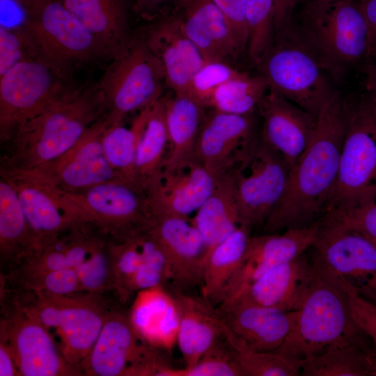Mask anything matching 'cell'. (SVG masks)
<instances>
[{"mask_svg": "<svg viewBox=\"0 0 376 376\" xmlns=\"http://www.w3.org/2000/svg\"><path fill=\"white\" fill-rule=\"evenodd\" d=\"M348 108L349 104L335 91L322 104L311 141L291 169L281 201L263 225L265 233L311 226L329 212Z\"/></svg>", "mask_w": 376, "mask_h": 376, "instance_id": "1", "label": "cell"}, {"mask_svg": "<svg viewBox=\"0 0 376 376\" xmlns=\"http://www.w3.org/2000/svg\"><path fill=\"white\" fill-rule=\"evenodd\" d=\"M104 116L96 86L70 88L17 128L3 163L23 169L39 167L73 147Z\"/></svg>", "mask_w": 376, "mask_h": 376, "instance_id": "2", "label": "cell"}, {"mask_svg": "<svg viewBox=\"0 0 376 376\" xmlns=\"http://www.w3.org/2000/svg\"><path fill=\"white\" fill-rule=\"evenodd\" d=\"M311 259L315 272L307 296L298 310L292 330L274 350L301 363L309 357L340 345L373 344L352 317L344 285Z\"/></svg>", "mask_w": 376, "mask_h": 376, "instance_id": "3", "label": "cell"}, {"mask_svg": "<svg viewBox=\"0 0 376 376\" xmlns=\"http://www.w3.org/2000/svg\"><path fill=\"white\" fill-rule=\"evenodd\" d=\"M299 34L336 78L374 52L365 18L354 0L307 3Z\"/></svg>", "mask_w": 376, "mask_h": 376, "instance_id": "4", "label": "cell"}, {"mask_svg": "<svg viewBox=\"0 0 376 376\" xmlns=\"http://www.w3.org/2000/svg\"><path fill=\"white\" fill-rule=\"evenodd\" d=\"M24 13L19 26L31 58L64 79L79 68L108 60L91 34L60 0Z\"/></svg>", "mask_w": 376, "mask_h": 376, "instance_id": "5", "label": "cell"}, {"mask_svg": "<svg viewBox=\"0 0 376 376\" xmlns=\"http://www.w3.org/2000/svg\"><path fill=\"white\" fill-rule=\"evenodd\" d=\"M375 201L376 106L368 95L349 104L337 181L329 212L357 208Z\"/></svg>", "mask_w": 376, "mask_h": 376, "instance_id": "6", "label": "cell"}, {"mask_svg": "<svg viewBox=\"0 0 376 376\" xmlns=\"http://www.w3.org/2000/svg\"><path fill=\"white\" fill-rule=\"evenodd\" d=\"M276 42L258 64L269 89L315 116L334 91L328 72L314 51L292 28Z\"/></svg>", "mask_w": 376, "mask_h": 376, "instance_id": "7", "label": "cell"}, {"mask_svg": "<svg viewBox=\"0 0 376 376\" xmlns=\"http://www.w3.org/2000/svg\"><path fill=\"white\" fill-rule=\"evenodd\" d=\"M166 84L162 65L143 38H132L111 60L95 86L108 125L123 123L162 97Z\"/></svg>", "mask_w": 376, "mask_h": 376, "instance_id": "8", "label": "cell"}, {"mask_svg": "<svg viewBox=\"0 0 376 376\" xmlns=\"http://www.w3.org/2000/svg\"><path fill=\"white\" fill-rule=\"evenodd\" d=\"M59 191L75 222L90 224L111 239L122 240L143 229L150 215L144 190L125 180L108 181L77 192Z\"/></svg>", "mask_w": 376, "mask_h": 376, "instance_id": "9", "label": "cell"}, {"mask_svg": "<svg viewBox=\"0 0 376 376\" xmlns=\"http://www.w3.org/2000/svg\"><path fill=\"white\" fill-rule=\"evenodd\" d=\"M309 251L313 260L376 305V247L368 240L327 214Z\"/></svg>", "mask_w": 376, "mask_h": 376, "instance_id": "10", "label": "cell"}, {"mask_svg": "<svg viewBox=\"0 0 376 376\" xmlns=\"http://www.w3.org/2000/svg\"><path fill=\"white\" fill-rule=\"evenodd\" d=\"M159 350L138 336L129 315L109 311L80 370L96 376H157L167 363Z\"/></svg>", "mask_w": 376, "mask_h": 376, "instance_id": "11", "label": "cell"}, {"mask_svg": "<svg viewBox=\"0 0 376 376\" xmlns=\"http://www.w3.org/2000/svg\"><path fill=\"white\" fill-rule=\"evenodd\" d=\"M240 225L251 230L264 224L284 196L290 168L260 136L232 171Z\"/></svg>", "mask_w": 376, "mask_h": 376, "instance_id": "12", "label": "cell"}, {"mask_svg": "<svg viewBox=\"0 0 376 376\" xmlns=\"http://www.w3.org/2000/svg\"><path fill=\"white\" fill-rule=\"evenodd\" d=\"M65 79L34 60L21 61L0 76V139L9 141L24 121L68 87Z\"/></svg>", "mask_w": 376, "mask_h": 376, "instance_id": "13", "label": "cell"}, {"mask_svg": "<svg viewBox=\"0 0 376 376\" xmlns=\"http://www.w3.org/2000/svg\"><path fill=\"white\" fill-rule=\"evenodd\" d=\"M1 320V338L14 358L18 375H81L58 351L49 330L15 301Z\"/></svg>", "mask_w": 376, "mask_h": 376, "instance_id": "14", "label": "cell"}, {"mask_svg": "<svg viewBox=\"0 0 376 376\" xmlns=\"http://www.w3.org/2000/svg\"><path fill=\"white\" fill-rule=\"evenodd\" d=\"M254 113L213 111L206 116L197 140L195 159L214 175L232 172L260 139Z\"/></svg>", "mask_w": 376, "mask_h": 376, "instance_id": "15", "label": "cell"}, {"mask_svg": "<svg viewBox=\"0 0 376 376\" xmlns=\"http://www.w3.org/2000/svg\"><path fill=\"white\" fill-rule=\"evenodd\" d=\"M0 174L17 192L37 249L78 224L68 212L58 189L36 171L3 163Z\"/></svg>", "mask_w": 376, "mask_h": 376, "instance_id": "16", "label": "cell"}, {"mask_svg": "<svg viewBox=\"0 0 376 376\" xmlns=\"http://www.w3.org/2000/svg\"><path fill=\"white\" fill-rule=\"evenodd\" d=\"M107 125L103 116L70 150L33 169L58 189L68 192L82 191L108 181L125 180L112 168L103 153L102 137Z\"/></svg>", "mask_w": 376, "mask_h": 376, "instance_id": "17", "label": "cell"}, {"mask_svg": "<svg viewBox=\"0 0 376 376\" xmlns=\"http://www.w3.org/2000/svg\"><path fill=\"white\" fill-rule=\"evenodd\" d=\"M318 224L319 221L309 227L287 229L283 233L251 235L242 263L219 304L237 296L274 267L308 251L315 241Z\"/></svg>", "mask_w": 376, "mask_h": 376, "instance_id": "18", "label": "cell"}, {"mask_svg": "<svg viewBox=\"0 0 376 376\" xmlns=\"http://www.w3.org/2000/svg\"><path fill=\"white\" fill-rule=\"evenodd\" d=\"M145 229L164 250L174 285L182 290L200 286L206 246L191 218L150 213Z\"/></svg>", "mask_w": 376, "mask_h": 376, "instance_id": "19", "label": "cell"}, {"mask_svg": "<svg viewBox=\"0 0 376 376\" xmlns=\"http://www.w3.org/2000/svg\"><path fill=\"white\" fill-rule=\"evenodd\" d=\"M257 111L261 140L279 153L291 170L311 141L317 116L269 89Z\"/></svg>", "mask_w": 376, "mask_h": 376, "instance_id": "20", "label": "cell"}, {"mask_svg": "<svg viewBox=\"0 0 376 376\" xmlns=\"http://www.w3.org/2000/svg\"><path fill=\"white\" fill-rule=\"evenodd\" d=\"M217 178L194 160L161 172L146 187L150 213L190 218L212 194Z\"/></svg>", "mask_w": 376, "mask_h": 376, "instance_id": "21", "label": "cell"}, {"mask_svg": "<svg viewBox=\"0 0 376 376\" xmlns=\"http://www.w3.org/2000/svg\"><path fill=\"white\" fill-rule=\"evenodd\" d=\"M306 252L274 267L237 296L221 304L238 302L285 311L299 310L315 272L311 255Z\"/></svg>", "mask_w": 376, "mask_h": 376, "instance_id": "22", "label": "cell"}, {"mask_svg": "<svg viewBox=\"0 0 376 376\" xmlns=\"http://www.w3.org/2000/svg\"><path fill=\"white\" fill-rule=\"evenodd\" d=\"M143 38L161 63L166 84L174 93L187 95L193 77L206 61L178 16L160 17Z\"/></svg>", "mask_w": 376, "mask_h": 376, "instance_id": "23", "label": "cell"}, {"mask_svg": "<svg viewBox=\"0 0 376 376\" xmlns=\"http://www.w3.org/2000/svg\"><path fill=\"white\" fill-rule=\"evenodd\" d=\"M224 325L250 350H277L292 330L298 311L230 302L216 306Z\"/></svg>", "mask_w": 376, "mask_h": 376, "instance_id": "24", "label": "cell"}, {"mask_svg": "<svg viewBox=\"0 0 376 376\" xmlns=\"http://www.w3.org/2000/svg\"><path fill=\"white\" fill-rule=\"evenodd\" d=\"M179 8L184 31L205 61L229 63L241 55L228 22L212 0H184Z\"/></svg>", "mask_w": 376, "mask_h": 376, "instance_id": "25", "label": "cell"}, {"mask_svg": "<svg viewBox=\"0 0 376 376\" xmlns=\"http://www.w3.org/2000/svg\"><path fill=\"white\" fill-rule=\"evenodd\" d=\"M73 295L63 297L62 317L56 331L64 357L81 373L80 366L95 343L109 311L105 308L101 295Z\"/></svg>", "mask_w": 376, "mask_h": 376, "instance_id": "26", "label": "cell"}, {"mask_svg": "<svg viewBox=\"0 0 376 376\" xmlns=\"http://www.w3.org/2000/svg\"><path fill=\"white\" fill-rule=\"evenodd\" d=\"M88 30L108 60L120 55L131 36L127 0H60Z\"/></svg>", "mask_w": 376, "mask_h": 376, "instance_id": "27", "label": "cell"}, {"mask_svg": "<svg viewBox=\"0 0 376 376\" xmlns=\"http://www.w3.org/2000/svg\"><path fill=\"white\" fill-rule=\"evenodd\" d=\"M171 295L179 313L177 345L189 368L223 336V324L216 306L202 296L187 294L175 286Z\"/></svg>", "mask_w": 376, "mask_h": 376, "instance_id": "28", "label": "cell"}, {"mask_svg": "<svg viewBox=\"0 0 376 376\" xmlns=\"http://www.w3.org/2000/svg\"><path fill=\"white\" fill-rule=\"evenodd\" d=\"M130 316L138 336L148 345L170 350L177 343L179 313L175 301L162 285L136 293Z\"/></svg>", "mask_w": 376, "mask_h": 376, "instance_id": "29", "label": "cell"}, {"mask_svg": "<svg viewBox=\"0 0 376 376\" xmlns=\"http://www.w3.org/2000/svg\"><path fill=\"white\" fill-rule=\"evenodd\" d=\"M164 105L169 148L162 170L171 171L196 160L197 140L206 115L205 107L187 95L164 97Z\"/></svg>", "mask_w": 376, "mask_h": 376, "instance_id": "30", "label": "cell"}, {"mask_svg": "<svg viewBox=\"0 0 376 376\" xmlns=\"http://www.w3.org/2000/svg\"><path fill=\"white\" fill-rule=\"evenodd\" d=\"M216 178L212 194L191 218L204 240L205 257L240 225L233 172Z\"/></svg>", "mask_w": 376, "mask_h": 376, "instance_id": "31", "label": "cell"}, {"mask_svg": "<svg viewBox=\"0 0 376 376\" xmlns=\"http://www.w3.org/2000/svg\"><path fill=\"white\" fill-rule=\"evenodd\" d=\"M38 249L17 192L0 178V255L1 263L16 269Z\"/></svg>", "mask_w": 376, "mask_h": 376, "instance_id": "32", "label": "cell"}, {"mask_svg": "<svg viewBox=\"0 0 376 376\" xmlns=\"http://www.w3.org/2000/svg\"><path fill=\"white\" fill-rule=\"evenodd\" d=\"M140 121L135 171L139 185L146 187L161 172L168 152L169 138L164 97L138 112Z\"/></svg>", "mask_w": 376, "mask_h": 376, "instance_id": "33", "label": "cell"}, {"mask_svg": "<svg viewBox=\"0 0 376 376\" xmlns=\"http://www.w3.org/2000/svg\"><path fill=\"white\" fill-rule=\"evenodd\" d=\"M251 230L240 225L207 254L200 288L201 296L213 305L221 302L226 286L240 266Z\"/></svg>", "mask_w": 376, "mask_h": 376, "instance_id": "34", "label": "cell"}, {"mask_svg": "<svg viewBox=\"0 0 376 376\" xmlns=\"http://www.w3.org/2000/svg\"><path fill=\"white\" fill-rule=\"evenodd\" d=\"M301 376H376V352L371 343H350L303 361Z\"/></svg>", "mask_w": 376, "mask_h": 376, "instance_id": "35", "label": "cell"}, {"mask_svg": "<svg viewBox=\"0 0 376 376\" xmlns=\"http://www.w3.org/2000/svg\"><path fill=\"white\" fill-rule=\"evenodd\" d=\"M268 90V84L262 75L251 77L244 73L220 86L212 95L208 107L228 113H254Z\"/></svg>", "mask_w": 376, "mask_h": 376, "instance_id": "36", "label": "cell"}, {"mask_svg": "<svg viewBox=\"0 0 376 376\" xmlns=\"http://www.w3.org/2000/svg\"><path fill=\"white\" fill-rule=\"evenodd\" d=\"M139 130L140 121L137 116L130 127L125 126L123 123L107 125L102 137V148L112 168L125 180L141 188L135 171Z\"/></svg>", "mask_w": 376, "mask_h": 376, "instance_id": "37", "label": "cell"}, {"mask_svg": "<svg viewBox=\"0 0 376 376\" xmlns=\"http://www.w3.org/2000/svg\"><path fill=\"white\" fill-rule=\"evenodd\" d=\"M223 335L246 376L300 375L301 362L274 351H256L246 347L223 324Z\"/></svg>", "mask_w": 376, "mask_h": 376, "instance_id": "38", "label": "cell"}, {"mask_svg": "<svg viewBox=\"0 0 376 376\" xmlns=\"http://www.w3.org/2000/svg\"><path fill=\"white\" fill-rule=\"evenodd\" d=\"M246 21L248 56L258 65L274 44V1L246 0Z\"/></svg>", "mask_w": 376, "mask_h": 376, "instance_id": "39", "label": "cell"}, {"mask_svg": "<svg viewBox=\"0 0 376 376\" xmlns=\"http://www.w3.org/2000/svg\"><path fill=\"white\" fill-rule=\"evenodd\" d=\"M162 376H246L233 350L224 336L201 356L192 366L171 367Z\"/></svg>", "mask_w": 376, "mask_h": 376, "instance_id": "40", "label": "cell"}, {"mask_svg": "<svg viewBox=\"0 0 376 376\" xmlns=\"http://www.w3.org/2000/svg\"><path fill=\"white\" fill-rule=\"evenodd\" d=\"M109 247L111 260L113 291L122 303L131 297L132 281L141 263V256L134 235L122 240L109 238Z\"/></svg>", "mask_w": 376, "mask_h": 376, "instance_id": "41", "label": "cell"}, {"mask_svg": "<svg viewBox=\"0 0 376 376\" xmlns=\"http://www.w3.org/2000/svg\"><path fill=\"white\" fill-rule=\"evenodd\" d=\"M107 238L91 253L86 261L75 269L82 291L101 295L113 290L111 260Z\"/></svg>", "mask_w": 376, "mask_h": 376, "instance_id": "42", "label": "cell"}, {"mask_svg": "<svg viewBox=\"0 0 376 376\" xmlns=\"http://www.w3.org/2000/svg\"><path fill=\"white\" fill-rule=\"evenodd\" d=\"M22 288L41 295L67 296L82 291L75 269L65 268L31 274H17Z\"/></svg>", "mask_w": 376, "mask_h": 376, "instance_id": "43", "label": "cell"}, {"mask_svg": "<svg viewBox=\"0 0 376 376\" xmlns=\"http://www.w3.org/2000/svg\"><path fill=\"white\" fill-rule=\"evenodd\" d=\"M244 74L228 63L206 61L193 77L187 95L204 107H208L212 95L220 86Z\"/></svg>", "mask_w": 376, "mask_h": 376, "instance_id": "44", "label": "cell"}, {"mask_svg": "<svg viewBox=\"0 0 376 376\" xmlns=\"http://www.w3.org/2000/svg\"><path fill=\"white\" fill-rule=\"evenodd\" d=\"M32 59L19 26H0V76L18 63Z\"/></svg>", "mask_w": 376, "mask_h": 376, "instance_id": "45", "label": "cell"}, {"mask_svg": "<svg viewBox=\"0 0 376 376\" xmlns=\"http://www.w3.org/2000/svg\"><path fill=\"white\" fill-rule=\"evenodd\" d=\"M327 214L362 235L376 247V201L350 210H331Z\"/></svg>", "mask_w": 376, "mask_h": 376, "instance_id": "46", "label": "cell"}, {"mask_svg": "<svg viewBox=\"0 0 376 376\" xmlns=\"http://www.w3.org/2000/svg\"><path fill=\"white\" fill-rule=\"evenodd\" d=\"M228 22L241 54L247 51L246 0H212Z\"/></svg>", "mask_w": 376, "mask_h": 376, "instance_id": "47", "label": "cell"}, {"mask_svg": "<svg viewBox=\"0 0 376 376\" xmlns=\"http://www.w3.org/2000/svg\"><path fill=\"white\" fill-rule=\"evenodd\" d=\"M342 283L348 294L352 317L359 328L370 339L376 352V305Z\"/></svg>", "mask_w": 376, "mask_h": 376, "instance_id": "48", "label": "cell"}, {"mask_svg": "<svg viewBox=\"0 0 376 376\" xmlns=\"http://www.w3.org/2000/svg\"><path fill=\"white\" fill-rule=\"evenodd\" d=\"M184 0H127L134 10L141 17L146 18L162 17L164 13L170 6H176L178 8Z\"/></svg>", "mask_w": 376, "mask_h": 376, "instance_id": "49", "label": "cell"}, {"mask_svg": "<svg viewBox=\"0 0 376 376\" xmlns=\"http://www.w3.org/2000/svg\"><path fill=\"white\" fill-rule=\"evenodd\" d=\"M276 37L292 28L294 9L300 0H274Z\"/></svg>", "mask_w": 376, "mask_h": 376, "instance_id": "50", "label": "cell"}, {"mask_svg": "<svg viewBox=\"0 0 376 376\" xmlns=\"http://www.w3.org/2000/svg\"><path fill=\"white\" fill-rule=\"evenodd\" d=\"M360 9L370 33L373 51H376V0H360Z\"/></svg>", "mask_w": 376, "mask_h": 376, "instance_id": "51", "label": "cell"}, {"mask_svg": "<svg viewBox=\"0 0 376 376\" xmlns=\"http://www.w3.org/2000/svg\"><path fill=\"white\" fill-rule=\"evenodd\" d=\"M0 375H18L14 358L6 341L1 338L0 343Z\"/></svg>", "mask_w": 376, "mask_h": 376, "instance_id": "52", "label": "cell"}, {"mask_svg": "<svg viewBox=\"0 0 376 376\" xmlns=\"http://www.w3.org/2000/svg\"><path fill=\"white\" fill-rule=\"evenodd\" d=\"M364 72L368 95L376 106V51L372 52L365 61Z\"/></svg>", "mask_w": 376, "mask_h": 376, "instance_id": "53", "label": "cell"}, {"mask_svg": "<svg viewBox=\"0 0 376 376\" xmlns=\"http://www.w3.org/2000/svg\"><path fill=\"white\" fill-rule=\"evenodd\" d=\"M20 6L24 13L36 10L45 4L56 0H12Z\"/></svg>", "mask_w": 376, "mask_h": 376, "instance_id": "54", "label": "cell"}, {"mask_svg": "<svg viewBox=\"0 0 376 376\" xmlns=\"http://www.w3.org/2000/svg\"><path fill=\"white\" fill-rule=\"evenodd\" d=\"M307 3L308 2H311V1H316V0H306Z\"/></svg>", "mask_w": 376, "mask_h": 376, "instance_id": "55", "label": "cell"}]
</instances>
